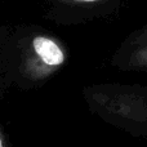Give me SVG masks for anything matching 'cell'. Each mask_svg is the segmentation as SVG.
<instances>
[{"label":"cell","mask_w":147,"mask_h":147,"mask_svg":"<svg viewBox=\"0 0 147 147\" xmlns=\"http://www.w3.org/2000/svg\"><path fill=\"white\" fill-rule=\"evenodd\" d=\"M12 52L0 62L4 79L20 88H32L54 75L67 59L62 43L48 32H18Z\"/></svg>","instance_id":"obj_1"},{"label":"cell","mask_w":147,"mask_h":147,"mask_svg":"<svg viewBox=\"0 0 147 147\" xmlns=\"http://www.w3.org/2000/svg\"><path fill=\"white\" fill-rule=\"evenodd\" d=\"M88 107L101 119L133 136L147 134V86L98 84L84 90Z\"/></svg>","instance_id":"obj_2"},{"label":"cell","mask_w":147,"mask_h":147,"mask_svg":"<svg viewBox=\"0 0 147 147\" xmlns=\"http://www.w3.org/2000/svg\"><path fill=\"white\" fill-rule=\"evenodd\" d=\"M112 65L125 71H147V26L123 43Z\"/></svg>","instance_id":"obj_3"},{"label":"cell","mask_w":147,"mask_h":147,"mask_svg":"<svg viewBox=\"0 0 147 147\" xmlns=\"http://www.w3.org/2000/svg\"><path fill=\"white\" fill-rule=\"evenodd\" d=\"M65 3H74V4H92L96 1H101V0H63Z\"/></svg>","instance_id":"obj_4"},{"label":"cell","mask_w":147,"mask_h":147,"mask_svg":"<svg viewBox=\"0 0 147 147\" xmlns=\"http://www.w3.org/2000/svg\"><path fill=\"white\" fill-rule=\"evenodd\" d=\"M0 147H8L7 145V140L4 137V133L1 130V127H0Z\"/></svg>","instance_id":"obj_5"}]
</instances>
